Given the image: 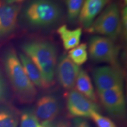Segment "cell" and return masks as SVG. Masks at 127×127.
Listing matches in <instances>:
<instances>
[{
    "label": "cell",
    "instance_id": "cell-22",
    "mask_svg": "<svg viewBox=\"0 0 127 127\" xmlns=\"http://www.w3.org/2000/svg\"><path fill=\"white\" fill-rule=\"evenodd\" d=\"M41 125L44 127H70L69 123L63 120H55L51 122L42 123Z\"/></svg>",
    "mask_w": 127,
    "mask_h": 127
},
{
    "label": "cell",
    "instance_id": "cell-17",
    "mask_svg": "<svg viewBox=\"0 0 127 127\" xmlns=\"http://www.w3.org/2000/svg\"><path fill=\"white\" fill-rule=\"evenodd\" d=\"M68 56L73 63L78 66L83 65L88 60V45L86 43H81L69 50Z\"/></svg>",
    "mask_w": 127,
    "mask_h": 127
},
{
    "label": "cell",
    "instance_id": "cell-4",
    "mask_svg": "<svg viewBox=\"0 0 127 127\" xmlns=\"http://www.w3.org/2000/svg\"><path fill=\"white\" fill-rule=\"evenodd\" d=\"M86 31L90 34L105 36L114 41L116 40L122 32L121 12L117 4H109Z\"/></svg>",
    "mask_w": 127,
    "mask_h": 127
},
{
    "label": "cell",
    "instance_id": "cell-18",
    "mask_svg": "<svg viewBox=\"0 0 127 127\" xmlns=\"http://www.w3.org/2000/svg\"><path fill=\"white\" fill-rule=\"evenodd\" d=\"M39 120L35 114L34 109L25 108L20 115V127H38Z\"/></svg>",
    "mask_w": 127,
    "mask_h": 127
},
{
    "label": "cell",
    "instance_id": "cell-25",
    "mask_svg": "<svg viewBox=\"0 0 127 127\" xmlns=\"http://www.w3.org/2000/svg\"><path fill=\"white\" fill-rule=\"evenodd\" d=\"M25 0H4L5 2L9 4H19L24 2Z\"/></svg>",
    "mask_w": 127,
    "mask_h": 127
},
{
    "label": "cell",
    "instance_id": "cell-2",
    "mask_svg": "<svg viewBox=\"0 0 127 127\" xmlns=\"http://www.w3.org/2000/svg\"><path fill=\"white\" fill-rule=\"evenodd\" d=\"M2 61L6 74L18 101L23 104L34 102L37 90L25 74L13 48H9L5 52Z\"/></svg>",
    "mask_w": 127,
    "mask_h": 127
},
{
    "label": "cell",
    "instance_id": "cell-21",
    "mask_svg": "<svg viewBox=\"0 0 127 127\" xmlns=\"http://www.w3.org/2000/svg\"><path fill=\"white\" fill-rule=\"evenodd\" d=\"M8 88L5 79L0 69V104H2L8 98Z\"/></svg>",
    "mask_w": 127,
    "mask_h": 127
},
{
    "label": "cell",
    "instance_id": "cell-19",
    "mask_svg": "<svg viewBox=\"0 0 127 127\" xmlns=\"http://www.w3.org/2000/svg\"><path fill=\"white\" fill-rule=\"evenodd\" d=\"M84 0H66L67 17L69 21L74 22L78 18Z\"/></svg>",
    "mask_w": 127,
    "mask_h": 127
},
{
    "label": "cell",
    "instance_id": "cell-26",
    "mask_svg": "<svg viewBox=\"0 0 127 127\" xmlns=\"http://www.w3.org/2000/svg\"><path fill=\"white\" fill-rule=\"evenodd\" d=\"M122 1H123L124 4L125 5H126L127 4V0H122Z\"/></svg>",
    "mask_w": 127,
    "mask_h": 127
},
{
    "label": "cell",
    "instance_id": "cell-16",
    "mask_svg": "<svg viewBox=\"0 0 127 127\" xmlns=\"http://www.w3.org/2000/svg\"><path fill=\"white\" fill-rule=\"evenodd\" d=\"M19 114L14 108L0 104V127H17Z\"/></svg>",
    "mask_w": 127,
    "mask_h": 127
},
{
    "label": "cell",
    "instance_id": "cell-6",
    "mask_svg": "<svg viewBox=\"0 0 127 127\" xmlns=\"http://www.w3.org/2000/svg\"><path fill=\"white\" fill-rule=\"evenodd\" d=\"M93 77L98 92L123 87L124 75L119 66H102L94 70Z\"/></svg>",
    "mask_w": 127,
    "mask_h": 127
},
{
    "label": "cell",
    "instance_id": "cell-20",
    "mask_svg": "<svg viewBox=\"0 0 127 127\" xmlns=\"http://www.w3.org/2000/svg\"><path fill=\"white\" fill-rule=\"evenodd\" d=\"M90 117L98 127H117L115 123L110 118L101 115L99 112H93Z\"/></svg>",
    "mask_w": 127,
    "mask_h": 127
},
{
    "label": "cell",
    "instance_id": "cell-13",
    "mask_svg": "<svg viewBox=\"0 0 127 127\" xmlns=\"http://www.w3.org/2000/svg\"><path fill=\"white\" fill-rule=\"evenodd\" d=\"M65 50H70L80 43L82 30L81 28L69 29L66 25H62L57 30Z\"/></svg>",
    "mask_w": 127,
    "mask_h": 127
},
{
    "label": "cell",
    "instance_id": "cell-15",
    "mask_svg": "<svg viewBox=\"0 0 127 127\" xmlns=\"http://www.w3.org/2000/svg\"><path fill=\"white\" fill-rule=\"evenodd\" d=\"M18 57L25 74L35 87L42 88V79L39 69L28 56L23 52L19 53Z\"/></svg>",
    "mask_w": 127,
    "mask_h": 127
},
{
    "label": "cell",
    "instance_id": "cell-12",
    "mask_svg": "<svg viewBox=\"0 0 127 127\" xmlns=\"http://www.w3.org/2000/svg\"><path fill=\"white\" fill-rule=\"evenodd\" d=\"M111 0H84L78 17L79 23L87 30Z\"/></svg>",
    "mask_w": 127,
    "mask_h": 127
},
{
    "label": "cell",
    "instance_id": "cell-5",
    "mask_svg": "<svg viewBox=\"0 0 127 127\" xmlns=\"http://www.w3.org/2000/svg\"><path fill=\"white\" fill-rule=\"evenodd\" d=\"M88 52L90 58L94 61L119 66L120 49L114 41L108 38L100 35L92 36L89 41Z\"/></svg>",
    "mask_w": 127,
    "mask_h": 127
},
{
    "label": "cell",
    "instance_id": "cell-8",
    "mask_svg": "<svg viewBox=\"0 0 127 127\" xmlns=\"http://www.w3.org/2000/svg\"><path fill=\"white\" fill-rule=\"evenodd\" d=\"M98 95L102 105L110 115L117 117L124 115L126 102L123 87L99 91Z\"/></svg>",
    "mask_w": 127,
    "mask_h": 127
},
{
    "label": "cell",
    "instance_id": "cell-24",
    "mask_svg": "<svg viewBox=\"0 0 127 127\" xmlns=\"http://www.w3.org/2000/svg\"><path fill=\"white\" fill-rule=\"evenodd\" d=\"M74 127H92L90 124L85 119L75 118L72 121Z\"/></svg>",
    "mask_w": 127,
    "mask_h": 127
},
{
    "label": "cell",
    "instance_id": "cell-1",
    "mask_svg": "<svg viewBox=\"0 0 127 127\" xmlns=\"http://www.w3.org/2000/svg\"><path fill=\"white\" fill-rule=\"evenodd\" d=\"M23 52L33 61L40 72L42 88H48L54 84L57 64V51L51 42L33 40L21 46Z\"/></svg>",
    "mask_w": 127,
    "mask_h": 127
},
{
    "label": "cell",
    "instance_id": "cell-14",
    "mask_svg": "<svg viewBox=\"0 0 127 127\" xmlns=\"http://www.w3.org/2000/svg\"><path fill=\"white\" fill-rule=\"evenodd\" d=\"M78 91L93 102H96V97L91 79L86 71L81 69L76 80L75 85Z\"/></svg>",
    "mask_w": 127,
    "mask_h": 127
},
{
    "label": "cell",
    "instance_id": "cell-27",
    "mask_svg": "<svg viewBox=\"0 0 127 127\" xmlns=\"http://www.w3.org/2000/svg\"><path fill=\"white\" fill-rule=\"evenodd\" d=\"M38 127H44V126H42V125H39V126H38Z\"/></svg>",
    "mask_w": 127,
    "mask_h": 127
},
{
    "label": "cell",
    "instance_id": "cell-10",
    "mask_svg": "<svg viewBox=\"0 0 127 127\" xmlns=\"http://www.w3.org/2000/svg\"><path fill=\"white\" fill-rule=\"evenodd\" d=\"M61 109L59 99L52 94H46L36 101L34 112L41 123L51 122L55 120Z\"/></svg>",
    "mask_w": 127,
    "mask_h": 127
},
{
    "label": "cell",
    "instance_id": "cell-9",
    "mask_svg": "<svg viewBox=\"0 0 127 127\" xmlns=\"http://www.w3.org/2000/svg\"><path fill=\"white\" fill-rule=\"evenodd\" d=\"M80 68L73 63L68 55L63 54L57 64V79L60 85L68 90L73 89L75 85Z\"/></svg>",
    "mask_w": 127,
    "mask_h": 127
},
{
    "label": "cell",
    "instance_id": "cell-7",
    "mask_svg": "<svg viewBox=\"0 0 127 127\" xmlns=\"http://www.w3.org/2000/svg\"><path fill=\"white\" fill-rule=\"evenodd\" d=\"M66 107L69 113L75 118H88L94 112H99V107L95 102L72 89L67 94Z\"/></svg>",
    "mask_w": 127,
    "mask_h": 127
},
{
    "label": "cell",
    "instance_id": "cell-23",
    "mask_svg": "<svg viewBox=\"0 0 127 127\" xmlns=\"http://www.w3.org/2000/svg\"><path fill=\"white\" fill-rule=\"evenodd\" d=\"M121 21L122 31L124 36L126 37L127 32V8L124 7L121 12Z\"/></svg>",
    "mask_w": 127,
    "mask_h": 127
},
{
    "label": "cell",
    "instance_id": "cell-3",
    "mask_svg": "<svg viewBox=\"0 0 127 127\" xmlns=\"http://www.w3.org/2000/svg\"><path fill=\"white\" fill-rule=\"evenodd\" d=\"M61 15L59 5L52 0H32L23 12L26 23L35 28L53 26L59 21Z\"/></svg>",
    "mask_w": 127,
    "mask_h": 127
},
{
    "label": "cell",
    "instance_id": "cell-11",
    "mask_svg": "<svg viewBox=\"0 0 127 127\" xmlns=\"http://www.w3.org/2000/svg\"><path fill=\"white\" fill-rule=\"evenodd\" d=\"M20 9V5L0 0V39L9 36L15 30Z\"/></svg>",
    "mask_w": 127,
    "mask_h": 127
}]
</instances>
